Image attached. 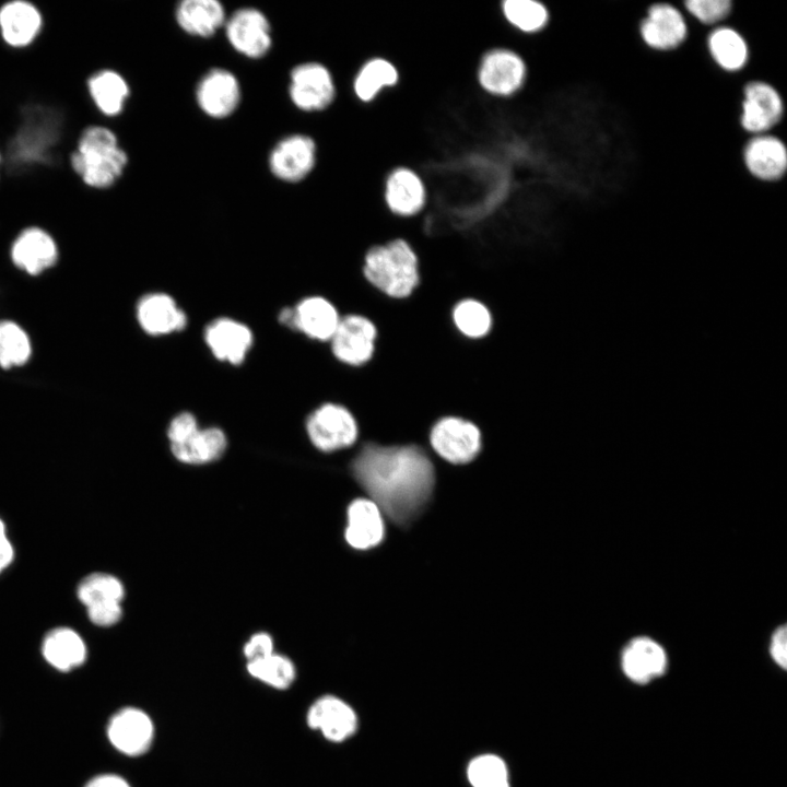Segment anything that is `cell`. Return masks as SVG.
Segmentation results:
<instances>
[{
  "instance_id": "obj_1",
  "label": "cell",
  "mask_w": 787,
  "mask_h": 787,
  "mask_svg": "<svg viewBox=\"0 0 787 787\" xmlns=\"http://www.w3.org/2000/svg\"><path fill=\"white\" fill-rule=\"evenodd\" d=\"M352 472L372 501L398 525H408L426 505L434 468L416 445L366 444L352 461Z\"/></svg>"
},
{
  "instance_id": "obj_2",
  "label": "cell",
  "mask_w": 787,
  "mask_h": 787,
  "mask_svg": "<svg viewBox=\"0 0 787 787\" xmlns=\"http://www.w3.org/2000/svg\"><path fill=\"white\" fill-rule=\"evenodd\" d=\"M74 144L69 153V166L87 189H109L122 177L129 157L113 129L89 124L80 130Z\"/></svg>"
},
{
  "instance_id": "obj_3",
  "label": "cell",
  "mask_w": 787,
  "mask_h": 787,
  "mask_svg": "<svg viewBox=\"0 0 787 787\" xmlns=\"http://www.w3.org/2000/svg\"><path fill=\"white\" fill-rule=\"evenodd\" d=\"M362 272L373 287L395 299L411 296L421 281L419 255L402 237L369 246Z\"/></svg>"
},
{
  "instance_id": "obj_4",
  "label": "cell",
  "mask_w": 787,
  "mask_h": 787,
  "mask_svg": "<svg viewBox=\"0 0 787 787\" xmlns=\"http://www.w3.org/2000/svg\"><path fill=\"white\" fill-rule=\"evenodd\" d=\"M23 118L15 134L8 141L2 155L8 174L26 172L37 165L52 163L51 151L59 140L61 131L56 113L44 105L25 106Z\"/></svg>"
},
{
  "instance_id": "obj_5",
  "label": "cell",
  "mask_w": 787,
  "mask_h": 787,
  "mask_svg": "<svg viewBox=\"0 0 787 787\" xmlns=\"http://www.w3.org/2000/svg\"><path fill=\"white\" fill-rule=\"evenodd\" d=\"M528 68L522 56L506 47L491 48L482 54L475 71L479 89L490 97L508 99L526 84Z\"/></svg>"
},
{
  "instance_id": "obj_6",
  "label": "cell",
  "mask_w": 787,
  "mask_h": 787,
  "mask_svg": "<svg viewBox=\"0 0 787 787\" xmlns=\"http://www.w3.org/2000/svg\"><path fill=\"white\" fill-rule=\"evenodd\" d=\"M430 443L434 451L450 463L472 461L482 447L479 426L457 415L438 419L431 428Z\"/></svg>"
},
{
  "instance_id": "obj_7",
  "label": "cell",
  "mask_w": 787,
  "mask_h": 787,
  "mask_svg": "<svg viewBox=\"0 0 787 787\" xmlns=\"http://www.w3.org/2000/svg\"><path fill=\"white\" fill-rule=\"evenodd\" d=\"M289 94L292 103L304 111L325 110L337 97L333 74L322 63H301L291 71Z\"/></svg>"
},
{
  "instance_id": "obj_8",
  "label": "cell",
  "mask_w": 787,
  "mask_h": 787,
  "mask_svg": "<svg viewBox=\"0 0 787 787\" xmlns=\"http://www.w3.org/2000/svg\"><path fill=\"white\" fill-rule=\"evenodd\" d=\"M307 433L317 448L333 451L351 446L357 438L359 426L349 409L325 403L309 415Z\"/></svg>"
},
{
  "instance_id": "obj_9",
  "label": "cell",
  "mask_w": 787,
  "mask_h": 787,
  "mask_svg": "<svg viewBox=\"0 0 787 787\" xmlns=\"http://www.w3.org/2000/svg\"><path fill=\"white\" fill-rule=\"evenodd\" d=\"M378 330L366 316L352 314L340 318L331 337L333 355L342 363L361 366L369 362L376 350Z\"/></svg>"
},
{
  "instance_id": "obj_10",
  "label": "cell",
  "mask_w": 787,
  "mask_h": 787,
  "mask_svg": "<svg viewBox=\"0 0 787 787\" xmlns=\"http://www.w3.org/2000/svg\"><path fill=\"white\" fill-rule=\"evenodd\" d=\"M106 736L119 753L137 757L149 751L154 739V724L150 715L139 707L127 706L109 718Z\"/></svg>"
},
{
  "instance_id": "obj_11",
  "label": "cell",
  "mask_w": 787,
  "mask_h": 787,
  "mask_svg": "<svg viewBox=\"0 0 787 787\" xmlns=\"http://www.w3.org/2000/svg\"><path fill=\"white\" fill-rule=\"evenodd\" d=\"M383 199L390 214L412 219L427 207L428 192L424 179L415 169L397 166L385 177Z\"/></svg>"
},
{
  "instance_id": "obj_12",
  "label": "cell",
  "mask_w": 787,
  "mask_h": 787,
  "mask_svg": "<svg viewBox=\"0 0 787 787\" xmlns=\"http://www.w3.org/2000/svg\"><path fill=\"white\" fill-rule=\"evenodd\" d=\"M45 19L28 0H9L0 5V39L12 50L27 49L42 36Z\"/></svg>"
},
{
  "instance_id": "obj_13",
  "label": "cell",
  "mask_w": 787,
  "mask_h": 787,
  "mask_svg": "<svg viewBox=\"0 0 787 787\" xmlns=\"http://www.w3.org/2000/svg\"><path fill=\"white\" fill-rule=\"evenodd\" d=\"M740 125L749 133L763 134L775 127L784 115L779 92L764 81H751L743 89Z\"/></svg>"
},
{
  "instance_id": "obj_14",
  "label": "cell",
  "mask_w": 787,
  "mask_h": 787,
  "mask_svg": "<svg viewBox=\"0 0 787 787\" xmlns=\"http://www.w3.org/2000/svg\"><path fill=\"white\" fill-rule=\"evenodd\" d=\"M231 46L239 54L259 59L271 48V26L267 16L255 8H242L225 21Z\"/></svg>"
},
{
  "instance_id": "obj_15",
  "label": "cell",
  "mask_w": 787,
  "mask_h": 787,
  "mask_svg": "<svg viewBox=\"0 0 787 787\" xmlns=\"http://www.w3.org/2000/svg\"><path fill=\"white\" fill-rule=\"evenodd\" d=\"M316 158L314 139L305 134H292L274 145L269 156V167L277 178L296 183L314 169Z\"/></svg>"
},
{
  "instance_id": "obj_16",
  "label": "cell",
  "mask_w": 787,
  "mask_h": 787,
  "mask_svg": "<svg viewBox=\"0 0 787 787\" xmlns=\"http://www.w3.org/2000/svg\"><path fill=\"white\" fill-rule=\"evenodd\" d=\"M643 42L655 50L678 48L688 36V24L682 12L669 3H655L639 24Z\"/></svg>"
},
{
  "instance_id": "obj_17",
  "label": "cell",
  "mask_w": 787,
  "mask_h": 787,
  "mask_svg": "<svg viewBox=\"0 0 787 787\" xmlns=\"http://www.w3.org/2000/svg\"><path fill=\"white\" fill-rule=\"evenodd\" d=\"M196 98L205 115L216 119L228 117L236 110L240 101L238 80L228 70L212 69L200 80Z\"/></svg>"
},
{
  "instance_id": "obj_18",
  "label": "cell",
  "mask_w": 787,
  "mask_h": 787,
  "mask_svg": "<svg viewBox=\"0 0 787 787\" xmlns=\"http://www.w3.org/2000/svg\"><path fill=\"white\" fill-rule=\"evenodd\" d=\"M310 729L320 732L327 740L342 742L357 728V717L352 707L339 697L324 695L314 701L306 714Z\"/></svg>"
},
{
  "instance_id": "obj_19",
  "label": "cell",
  "mask_w": 787,
  "mask_h": 787,
  "mask_svg": "<svg viewBox=\"0 0 787 787\" xmlns=\"http://www.w3.org/2000/svg\"><path fill=\"white\" fill-rule=\"evenodd\" d=\"M743 162L753 177L776 181L787 172V146L778 137L754 136L744 145Z\"/></svg>"
},
{
  "instance_id": "obj_20",
  "label": "cell",
  "mask_w": 787,
  "mask_h": 787,
  "mask_svg": "<svg viewBox=\"0 0 787 787\" xmlns=\"http://www.w3.org/2000/svg\"><path fill=\"white\" fill-rule=\"evenodd\" d=\"M58 257L52 236L42 227L24 228L11 246V258L16 267L30 274H38L51 267Z\"/></svg>"
},
{
  "instance_id": "obj_21",
  "label": "cell",
  "mask_w": 787,
  "mask_h": 787,
  "mask_svg": "<svg viewBox=\"0 0 787 787\" xmlns=\"http://www.w3.org/2000/svg\"><path fill=\"white\" fill-rule=\"evenodd\" d=\"M667 663L665 649L649 637L632 639L621 655L624 674L636 683H647L659 677L665 672Z\"/></svg>"
},
{
  "instance_id": "obj_22",
  "label": "cell",
  "mask_w": 787,
  "mask_h": 787,
  "mask_svg": "<svg viewBox=\"0 0 787 787\" xmlns=\"http://www.w3.org/2000/svg\"><path fill=\"white\" fill-rule=\"evenodd\" d=\"M87 96L96 110L105 117L119 116L130 96V86L116 70H94L85 79Z\"/></svg>"
},
{
  "instance_id": "obj_23",
  "label": "cell",
  "mask_w": 787,
  "mask_h": 787,
  "mask_svg": "<svg viewBox=\"0 0 787 787\" xmlns=\"http://www.w3.org/2000/svg\"><path fill=\"white\" fill-rule=\"evenodd\" d=\"M45 661L60 672H70L82 666L87 658V647L81 635L70 627L50 630L42 643Z\"/></svg>"
},
{
  "instance_id": "obj_24",
  "label": "cell",
  "mask_w": 787,
  "mask_h": 787,
  "mask_svg": "<svg viewBox=\"0 0 787 787\" xmlns=\"http://www.w3.org/2000/svg\"><path fill=\"white\" fill-rule=\"evenodd\" d=\"M385 528L381 510L372 501L359 498L348 508L345 539L354 549L373 548L384 539Z\"/></svg>"
},
{
  "instance_id": "obj_25",
  "label": "cell",
  "mask_w": 787,
  "mask_h": 787,
  "mask_svg": "<svg viewBox=\"0 0 787 787\" xmlns=\"http://www.w3.org/2000/svg\"><path fill=\"white\" fill-rule=\"evenodd\" d=\"M204 338L213 354L232 364L243 362L252 343L251 331L228 318H220L208 325Z\"/></svg>"
},
{
  "instance_id": "obj_26",
  "label": "cell",
  "mask_w": 787,
  "mask_h": 787,
  "mask_svg": "<svg viewBox=\"0 0 787 787\" xmlns=\"http://www.w3.org/2000/svg\"><path fill=\"white\" fill-rule=\"evenodd\" d=\"M400 74L397 67L384 57L366 59L354 72L352 92L362 104L374 102L378 95L399 83Z\"/></svg>"
},
{
  "instance_id": "obj_27",
  "label": "cell",
  "mask_w": 787,
  "mask_h": 787,
  "mask_svg": "<svg viewBox=\"0 0 787 787\" xmlns=\"http://www.w3.org/2000/svg\"><path fill=\"white\" fill-rule=\"evenodd\" d=\"M175 17L184 32L199 37L212 36L226 21L225 10L216 0H184Z\"/></svg>"
},
{
  "instance_id": "obj_28",
  "label": "cell",
  "mask_w": 787,
  "mask_h": 787,
  "mask_svg": "<svg viewBox=\"0 0 787 787\" xmlns=\"http://www.w3.org/2000/svg\"><path fill=\"white\" fill-rule=\"evenodd\" d=\"M138 319L150 334H164L180 330L186 325V315L175 301L163 293L149 294L138 305Z\"/></svg>"
},
{
  "instance_id": "obj_29",
  "label": "cell",
  "mask_w": 787,
  "mask_h": 787,
  "mask_svg": "<svg viewBox=\"0 0 787 787\" xmlns=\"http://www.w3.org/2000/svg\"><path fill=\"white\" fill-rule=\"evenodd\" d=\"M339 321L336 307L324 297L305 298L294 308V328L317 340H330Z\"/></svg>"
},
{
  "instance_id": "obj_30",
  "label": "cell",
  "mask_w": 787,
  "mask_h": 787,
  "mask_svg": "<svg viewBox=\"0 0 787 787\" xmlns=\"http://www.w3.org/2000/svg\"><path fill=\"white\" fill-rule=\"evenodd\" d=\"M710 57L725 71L736 72L749 60V46L740 32L730 26L714 28L707 38Z\"/></svg>"
},
{
  "instance_id": "obj_31",
  "label": "cell",
  "mask_w": 787,
  "mask_h": 787,
  "mask_svg": "<svg viewBox=\"0 0 787 787\" xmlns=\"http://www.w3.org/2000/svg\"><path fill=\"white\" fill-rule=\"evenodd\" d=\"M173 455L186 463H205L218 459L226 448V437L216 427L195 430L181 442L171 445Z\"/></svg>"
},
{
  "instance_id": "obj_32",
  "label": "cell",
  "mask_w": 787,
  "mask_h": 787,
  "mask_svg": "<svg viewBox=\"0 0 787 787\" xmlns=\"http://www.w3.org/2000/svg\"><path fill=\"white\" fill-rule=\"evenodd\" d=\"M500 9L504 21L527 36L543 32L551 21L549 7L537 0H503Z\"/></svg>"
},
{
  "instance_id": "obj_33",
  "label": "cell",
  "mask_w": 787,
  "mask_h": 787,
  "mask_svg": "<svg viewBox=\"0 0 787 787\" xmlns=\"http://www.w3.org/2000/svg\"><path fill=\"white\" fill-rule=\"evenodd\" d=\"M450 316L457 331L468 339H482L493 327L491 310L475 298H462L457 302Z\"/></svg>"
},
{
  "instance_id": "obj_34",
  "label": "cell",
  "mask_w": 787,
  "mask_h": 787,
  "mask_svg": "<svg viewBox=\"0 0 787 787\" xmlns=\"http://www.w3.org/2000/svg\"><path fill=\"white\" fill-rule=\"evenodd\" d=\"M248 673L275 690L289 689L296 678L294 663L285 656L270 654L247 662Z\"/></svg>"
},
{
  "instance_id": "obj_35",
  "label": "cell",
  "mask_w": 787,
  "mask_h": 787,
  "mask_svg": "<svg viewBox=\"0 0 787 787\" xmlns=\"http://www.w3.org/2000/svg\"><path fill=\"white\" fill-rule=\"evenodd\" d=\"M77 596L85 607L102 602H121L125 589L117 577L106 573H93L80 582Z\"/></svg>"
},
{
  "instance_id": "obj_36",
  "label": "cell",
  "mask_w": 787,
  "mask_h": 787,
  "mask_svg": "<svg viewBox=\"0 0 787 787\" xmlns=\"http://www.w3.org/2000/svg\"><path fill=\"white\" fill-rule=\"evenodd\" d=\"M26 332L16 324L0 321V365L4 368L23 365L31 355Z\"/></svg>"
},
{
  "instance_id": "obj_37",
  "label": "cell",
  "mask_w": 787,
  "mask_h": 787,
  "mask_svg": "<svg viewBox=\"0 0 787 787\" xmlns=\"http://www.w3.org/2000/svg\"><path fill=\"white\" fill-rule=\"evenodd\" d=\"M468 778L472 787H509L507 767L493 754L473 759L468 766Z\"/></svg>"
},
{
  "instance_id": "obj_38",
  "label": "cell",
  "mask_w": 787,
  "mask_h": 787,
  "mask_svg": "<svg viewBox=\"0 0 787 787\" xmlns=\"http://www.w3.org/2000/svg\"><path fill=\"white\" fill-rule=\"evenodd\" d=\"M686 11L705 25L717 24L728 17L732 10L730 0H688Z\"/></svg>"
},
{
  "instance_id": "obj_39",
  "label": "cell",
  "mask_w": 787,
  "mask_h": 787,
  "mask_svg": "<svg viewBox=\"0 0 787 787\" xmlns=\"http://www.w3.org/2000/svg\"><path fill=\"white\" fill-rule=\"evenodd\" d=\"M87 616L98 626H110L122 615L121 602H102L86 607Z\"/></svg>"
},
{
  "instance_id": "obj_40",
  "label": "cell",
  "mask_w": 787,
  "mask_h": 787,
  "mask_svg": "<svg viewBox=\"0 0 787 787\" xmlns=\"http://www.w3.org/2000/svg\"><path fill=\"white\" fill-rule=\"evenodd\" d=\"M197 428V421L191 413L183 412L178 414L173 419L168 427L167 435L171 445L181 442Z\"/></svg>"
},
{
  "instance_id": "obj_41",
  "label": "cell",
  "mask_w": 787,
  "mask_h": 787,
  "mask_svg": "<svg viewBox=\"0 0 787 787\" xmlns=\"http://www.w3.org/2000/svg\"><path fill=\"white\" fill-rule=\"evenodd\" d=\"M272 653L273 642L267 633L255 634L244 646V655L248 661L260 659Z\"/></svg>"
},
{
  "instance_id": "obj_42",
  "label": "cell",
  "mask_w": 787,
  "mask_h": 787,
  "mask_svg": "<svg viewBox=\"0 0 787 787\" xmlns=\"http://www.w3.org/2000/svg\"><path fill=\"white\" fill-rule=\"evenodd\" d=\"M770 654L775 663L786 669L787 665V627L785 624L778 626L771 639Z\"/></svg>"
},
{
  "instance_id": "obj_43",
  "label": "cell",
  "mask_w": 787,
  "mask_h": 787,
  "mask_svg": "<svg viewBox=\"0 0 787 787\" xmlns=\"http://www.w3.org/2000/svg\"><path fill=\"white\" fill-rule=\"evenodd\" d=\"M83 787H132L130 783L116 773H99L87 779Z\"/></svg>"
},
{
  "instance_id": "obj_44",
  "label": "cell",
  "mask_w": 787,
  "mask_h": 787,
  "mask_svg": "<svg viewBox=\"0 0 787 787\" xmlns=\"http://www.w3.org/2000/svg\"><path fill=\"white\" fill-rule=\"evenodd\" d=\"M14 557V550L9 539L0 543V573L5 569Z\"/></svg>"
},
{
  "instance_id": "obj_45",
  "label": "cell",
  "mask_w": 787,
  "mask_h": 787,
  "mask_svg": "<svg viewBox=\"0 0 787 787\" xmlns=\"http://www.w3.org/2000/svg\"><path fill=\"white\" fill-rule=\"evenodd\" d=\"M5 539H8L7 532H5V526H4V522L2 521V519L0 518V543L2 541H4Z\"/></svg>"
},
{
  "instance_id": "obj_46",
  "label": "cell",
  "mask_w": 787,
  "mask_h": 787,
  "mask_svg": "<svg viewBox=\"0 0 787 787\" xmlns=\"http://www.w3.org/2000/svg\"><path fill=\"white\" fill-rule=\"evenodd\" d=\"M1 165H2V154H1V151H0V166H1Z\"/></svg>"
}]
</instances>
